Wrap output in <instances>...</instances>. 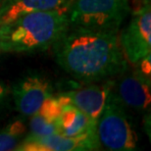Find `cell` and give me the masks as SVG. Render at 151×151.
Masks as SVG:
<instances>
[{
  "label": "cell",
  "instance_id": "6",
  "mask_svg": "<svg viewBox=\"0 0 151 151\" xmlns=\"http://www.w3.org/2000/svg\"><path fill=\"white\" fill-rule=\"evenodd\" d=\"M125 57L132 64H137L151 51V7L145 3L137 8L129 25L121 35Z\"/></svg>",
  "mask_w": 151,
  "mask_h": 151
},
{
  "label": "cell",
  "instance_id": "17",
  "mask_svg": "<svg viewBox=\"0 0 151 151\" xmlns=\"http://www.w3.org/2000/svg\"><path fill=\"white\" fill-rule=\"evenodd\" d=\"M145 3H150V0H134V5H135V9L139 8L140 6H142Z\"/></svg>",
  "mask_w": 151,
  "mask_h": 151
},
{
  "label": "cell",
  "instance_id": "10",
  "mask_svg": "<svg viewBox=\"0 0 151 151\" xmlns=\"http://www.w3.org/2000/svg\"><path fill=\"white\" fill-rule=\"evenodd\" d=\"M72 0H5L0 6V25L32 12L64 9Z\"/></svg>",
  "mask_w": 151,
  "mask_h": 151
},
{
  "label": "cell",
  "instance_id": "4",
  "mask_svg": "<svg viewBox=\"0 0 151 151\" xmlns=\"http://www.w3.org/2000/svg\"><path fill=\"white\" fill-rule=\"evenodd\" d=\"M100 146L110 151H132L137 147L138 137L128 110L110 92L96 124Z\"/></svg>",
  "mask_w": 151,
  "mask_h": 151
},
{
  "label": "cell",
  "instance_id": "8",
  "mask_svg": "<svg viewBox=\"0 0 151 151\" xmlns=\"http://www.w3.org/2000/svg\"><path fill=\"white\" fill-rule=\"evenodd\" d=\"M16 109L24 117H31L45 99L52 95V86L41 76H27L14 84L12 89Z\"/></svg>",
  "mask_w": 151,
  "mask_h": 151
},
{
  "label": "cell",
  "instance_id": "1",
  "mask_svg": "<svg viewBox=\"0 0 151 151\" xmlns=\"http://www.w3.org/2000/svg\"><path fill=\"white\" fill-rule=\"evenodd\" d=\"M53 47L57 64L81 83L107 81L128 66L117 34L70 26Z\"/></svg>",
  "mask_w": 151,
  "mask_h": 151
},
{
  "label": "cell",
  "instance_id": "12",
  "mask_svg": "<svg viewBox=\"0 0 151 151\" xmlns=\"http://www.w3.org/2000/svg\"><path fill=\"white\" fill-rule=\"evenodd\" d=\"M26 125L22 120H14L0 129V151L16 150L24 139Z\"/></svg>",
  "mask_w": 151,
  "mask_h": 151
},
{
  "label": "cell",
  "instance_id": "2",
  "mask_svg": "<svg viewBox=\"0 0 151 151\" xmlns=\"http://www.w3.org/2000/svg\"><path fill=\"white\" fill-rule=\"evenodd\" d=\"M70 27L68 10L32 12L0 25V50L32 53L47 50Z\"/></svg>",
  "mask_w": 151,
  "mask_h": 151
},
{
  "label": "cell",
  "instance_id": "5",
  "mask_svg": "<svg viewBox=\"0 0 151 151\" xmlns=\"http://www.w3.org/2000/svg\"><path fill=\"white\" fill-rule=\"evenodd\" d=\"M110 78V92L126 108L141 113L149 110L151 102L150 77L139 70L129 71L128 66L117 76Z\"/></svg>",
  "mask_w": 151,
  "mask_h": 151
},
{
  "label": "cell",
  "instance_id": "14",
  "mask_svg": "<svg viewBox=\"0 0 151 151\" xmlns=\"http://www.w3.org/2000/svg\"><path fill=\"white\" fill-rule=\"evenodd\" d=\"M62 108L63 106L60 103L59 99L57 97H53V95H51L42 102L37 113L46 118L47 120L55 122L62 112Z\"/></svg>",
  "mask_w": 151,
  "mask_h": 151
},
{
  "label": "cell",
  "instance_id": "13",
  "mask_svg": "<svg viewBox=\"0 0 151 151\" xmlns=\"http://www.w3.org/2000/svg\"><path fill=\"white\" fill-rule=\"evenodd\" d=\"M29 134L31 137H44L57 132V123L47 120L46 118L35 113L29 121Z\"/></svg>",
  "mask_w": 151,
  "mask_h": 151
},
{
  "label": "cell",
  "instance_id": "7",
  "mask_svg": "<svg viewBox=\"0 0 151 151\" xmlns=\"http://www.w3.org/2000/svg\"><path fill=\"white\" fill-rule=\"evenodd\" d=\"M100 143L97 134H86L68 137L55 132L44 137L27 135L16 150L20 151H83L98 150Z\"/></svg>",
  "mask_w": 151,
  "mask_h": 151
},
{
  "label": "cell",
  "instance_id": "11",
  "mask_svg": "<svg viewBox=\"0 0 151 151\" xmlns=\"http://www.w3.org/2000/svg\"><path fill=\"white\" fill-rule=\"evenodd\" d=\"M57 132L64 137H76L86 134H97L96 124L72 104H66L56 120Z\"/></svg>",
  "mask_w": 151,
  "mask_h": 151
},
{
  "label": "cell",
  "instance_id": "16",
  "mask_svg": "<svg viewBox=\"0 0 151 151\" xmlns=\"http://www.w3.org/2000/svg\"><path fill=\"white\" fill-rule=\"evenodd\" d=\"M8 95V88L6 86V84L3 81H0V112H1L3 106L5 104L6 98Z\"/></svg>",
  "mask_w": 151,
  "mask_h": 151
},
{
  "label": "cell",
  "instance_id": "9",
  "mask_svg": "<svg viewBox=\"0 0 151 151\" xmlns=\"http://www.w3.org/2000/svg\"><path fill=\"white\" fill-rule=\"evenodd\" d=\"M109 90L110 78L105 81L103 84H89L62 94L67 96L70 104L87 115L92 121L97 122L103 110Z\"/></svg>",
  "mask_w": 151,
  "mask_h": 151
},
{
  "label": "cell",
  "instance_id": "3",
  "mask_svg": "<svg viewBox=\"0 0 151 151\" xmlns=\"http://www.w3.org/2000/svg\"><path fill=\"white\" fill-rule=\"evenodd\" d=\"M68 8L70 26L118 34L132 11L129 0H72Z\"/></svg>",
  "mask_w": 151,
  "mask_h": 151
},
{
  "label": "cell",
  "instance_id": "18",
  "mask_svg": "<svg viewBox=\"0 0 151 151\" xmlns=\"http://www.w3.org/2000/svg\"><path fill=\"white\" fill-rule=\"evenodd\" d=\"M0 6H1V3H0Z\"/></svg>",
  "mask_w": 151,
  "mask_h": 151
},
{
  "label": "cell",
  "instance_id": "15",
  "mask_svg": "<svg viewBox=\"0 0 151 151\" xmlns=\"http://www.w3.org/2000/svg\"><path fill=\"white\" fill-rule=\"evenodd\" d=\"M139 69L143 74H145L150 77L151 73V59H150V54L144 57L143 59H141L139 61Z\"/></svg>",
  "mask_w": 151,
  "mask_h": 151
}]
</instances>
